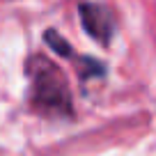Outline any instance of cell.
<instances>
[{"label": "cell", "mask_w": 156, "mask_h": 156, "mask_svg": "<svg viewBox=\"0 0 156 156\" xmlns=\"http://www.w3.org/2000/svg\"><path fill=\"white\" fill-rule=\"evenodd\" d=\"M25 73L30 78L28 103L37 117H44L51 122L76 117L69 80L53 60H48L41 53L30 55L25 60Z\"/></svg>", "instance_id": "1"}, {"label": "cell", "mask_w": 156, "mask_h": 156, "mask_svg": "<svg viewBox=\"0 0 156 156\" xmlns=\"http://www.w3.org/2000/svg\"><path fill=\"white\" fill-rule=\"evenodd\" d=\"M78 14H80L83 30L94 41H99L101 46H108L112 41L117 23H115V14L110 12V7L101 5V2H80Z\"/></svg>", "instance_id": "2"}]
</instances>
